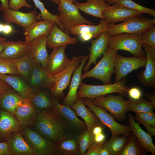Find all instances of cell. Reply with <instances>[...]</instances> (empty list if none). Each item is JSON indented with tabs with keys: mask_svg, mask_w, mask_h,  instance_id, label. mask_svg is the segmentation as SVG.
<instances>
[{
	"mask_svg": "<svg viewBox=\"0 0 155 155\" xmlns=\"http://www.w3.org/2000/svg\"><path fill=\"white\" fill-rule=\"evenodd\" d=\"M3 18L7 23H14L24 28L41 19L40 14H37L35 11L23 12L9 8L4 10Z\"/></svg>",
	"mask_w": 155,
	"mask_h": 155,
	"instance_id": "16",
	"label": "cell"
},
{
	"mask_svg": "<svg viewBox=\"0 0 155 155\" xmlns=\"http://www.w3.org/2000/svg\"><path fill=\"white\" fill-rule=\"evenodd\" d=\"M104 129V128L100 126H96L93 128L92 133L93 135L98 134L103 132Z\"/></svg>",
	"mask_w": 155,
	"mask_h": 155,
	"instance_id": "55",
	"label": "cell"
},
{
	"mask_svg": "<svg viewBox=\"0 0 155 155\" xmlns=\"http://www.w3.org/2000/svg\"><path fill=\"white\" fill-rule=\"evenodd\" d=\"M67 45L53 48L51 53L49 55L46 70L51 75H54L63 70L70 62L71 59L65 53Z\"/></svg>",
	"mask_w": 155,
	"mask_h": 155,
	"instance_id": "18",
	"label": "cell"
},
{
	"mask_svg": "<svg viewBox=\"0 0 155 155\" xmlns=\"http://www.w3.org/2000/svg\"><path fill=\"white\" fill-rule=\"evenodd\" d=\"M20 131L35 155H58L55 143L40 135L31 126L22 128Z\"/></svg>",
	"mask_w": 155,
	"mask_h": 155,
	"instance_id": "5",
	"label": "cell"
},
{
	"mask_svg": "<svg viewBox=\"0 0 155 155\" xmlns=\"http://www.w3.org/2000/svg\"><path fill=\"white\" fill-rule=\"evenodd\" d=\"M55 24L51 21L43 20L37 22L23 29L27 43H30L35 39L43 35L48 36Z\"/></svg>",
	"mask_w": 155,
	"mask_h": 155,
	"instance_id": "30",
	"label": "cell"
},
{
	"mask_svg": "<svg viewBox=\"0 0 155 155\" xmlns=\"http://www.w3.org/2000/svg\"><path fill=\"white\" fill-rule=\"evenodd\" d=\"M50 1L55 3L59 5V0H49Z\"/></svg>",
	"mask_w": 155,
	"mask_h": 155,
	"instance_id": "59",
	"label": "cell"
},
{
	"mask_svg": "<svg viewBox=\"0 0 155 155\" xmlns=\"http://www.w3.org/2000/svg\"><path fill=\"white\" fill-rule=\"evenodd\" d=\"M4 24L0 23V33L3 32Z\"/></svg>",
	"mask_w": 155,
	"mask_h": 155,
	"instance_id": "60",
	"label": "cell"
},
{
	"mask_svg": "<svg viewBox=\"0 0 155 155\" xmlns=\"http://www.w3.org/2000/svg\"><path fill=\"white\" fill-rule=\"evenodd\" d=\"M80 63V56H74L63 70L54 75L55 84L50 90L52 97L59 99L63 97V91L69 84L71 77Z\"/></svg>",
	"mask_w": 155,
	"mask_h": 155,
	"instance_id": "12",
	"label": "cell"
},
{
	"mask_svg": "<svg viewBox=\"0 0 155 155\" xmlns=\"http://www.w3.org/2000/svg\"><path fill=\"white\" fill-rule=\"evenodd\" d=\"M155 24V19L142 15L128 18L119 24H108L106 31L109 36L121 33H142Z\"/></svg>",
	"mask_w": 155,
	"mask_h": 155,
	"instance_id": "7",
	"label": "cell"
},
{
	"mask_svg": "<svg viewBox=\"0 0 155 155\" xmlns=\"http://www.w3.org/2000/svg\"><path fill=\"white\" fill-rule=\"evenodd\" d=\"M51 101L52 108L68 130L73 131L79 134L87 129L85 123L78 118L72 109L61 104L57 98L52 97Z\"/></svg>",
	"mask_w": 155,
	"mask_h": 155,
	"instance_id": "9",
	"label": "cell"
},
{
	"mask_svg": "<svg viewBox=\"0 0 155 155\" xmlns=\"http://www.w3.org/2000/svg\"><path fill=\"white\" fill-rule=\"evenodd\" d=\"M108 26L106 22L104 19H100L97 25H78L71 28L69 33L78 36L81 41L85 42L93 38H97L102 32L107 31Z\"/></svg>",
	"mask_w": 155,
	"mask_h": 155,
	"instance_id": "15",
	"label": "cell"
},
{
	"mask_svg": "<svg viewBox=\"0 0 155 155\" xmlns=\"http://www.w3.org/2000/svg\"><path fill=\"white\" fill-rule=\"evenodd\" d=\"M74 3L80 11L103 19L102 12L109 6L105 0H87L84 3L76 1Z\"/></svg>",
	"mask_w": 155,
	"mask_h": 155,
	"instance_id": "32",
	"label": "cell"
},
{
	"mask_svg": "<svg viewBox=\"0 0 155 155\" xmlns=\"http://www.w3.org/2000/svg\"><path fill=\"white\" fill-rule=\"evenodd\" d=\"M58 9V16L63 30L68 33H69L71 28L76 26L83 24H94L81 15L80 11L73 3L60 1Z\"/></svg>",
	"mask_w": 155,
	"mask_h": 155,
	"instance_id": "8",
	"label": "cell"
},
{
	"mask_svg": "<svg viewBox=\"0 0 155 155\" xmlns=\"http://www.w3.org/2000/svg\"><path fill=\"white\" fill-rule=\"evenodd\" d=\"M71 108L74 110L76 115L81 117L84 121L87 129L92 132L95 127L99 126L104 129L105 126L99 120L94 112L86 106L83 98H78Z\"/></svg>",
	"mask_w": 155,
	"mask_h": 155,
	"instance_id": "22",
	"label": "cell"
},
{
	"mask_svg": "<svg viewBox=\"0 0 155 155\" xmlns=\"http://www.w3.org/2000/svg\"><path fill=\"white\" fill-rule=\"evenodd\" d=\"M1 109L0 108V111H1Z\"/></svg>",
	"mask_w": 155,
	"mask_h": 155,
	"instance_id": "63",
	"label": "cell"
},
{
	"mask_svg": "<svg viewBox=\"0 0 155 155\" xmlns=\"http://www.w3.org/2000/svg\"><path fill=\"white\" fill-rule=\"evenodd\" d=\"M154 108L150 101L141 98L137 100L130 99L127 106V111L135 112V113L153 112Z\"/></svg>",
	"mask_w": 155,
	"mask_h": 155,
	"instance_id": "38",
	"label": "cell"
},
{
	"mask_svg": "<svg viewBox=\"0 0 155 155\" xmlns=\"http://www.w3.org/2000/svg\"><path fill=\"white\" fill-rule=\"evenodd\" d=\"M86 105L95 113L100 121L111 131L113 136H117L120 134L127 137L130 131L129 125H124L116 122L115 117L103 108L95 105L88 98H84Z\"/></svg>",
	"mask_w": 155,
	"mask_h": 155,
	"instance_id": "10",
	"label": "cell"
},
{
	"mask_svg": "<svg viewBox=\"0 0 155 155\" xmlns=\"http://www.w3.org/2000/svg\"><path fill=\"white\" fill-rule=\"evenodd\" d=\"M1 2V5L0 7L1 11H3L9 7V1L8 0H0Z\"/></svg>",
	"mask_w": 155,
	"mask_h": 155,
	"instance_id": "54",
	"label": "cell"
},
{
	"mask_svg": "<svg viewBox=\"0 0 155 155\" xmlns=\"http://www.w3.org/2000/svg\"><path fill=\"white\" fill-rule=\"evenodd\" d=\"M141 34L121 33L110 36L108 46L117 51H127L135 57H146V53L142 49Z\"/></svg>",
	"mask_w": 155,
	"mask_h": 155,
	"instance_id": "2",
	"label": "cell"
},
{
	"mask_svg": "<svg viewBox=\"0 0 155 155\" xmlns=\"http://www.w3.org/2000/svg\"><path fill=\"white\" fill-rule=\"evenodd\" d=\"M0 74L19 75L14 65L8 59L0 58Z\"/></svg>",
	"mask_w": 155,
	"mask_h": 155,
	"instance_id": "42",
	"label": "cell"
},
{
	"mask_svg": "<svg viewBox=\"0 0 155 155\" xmlns=\"http://www.w3.org/2000/svg\"><path fill=\"white\" fill-rule=\"evenodd\" d=\"M143 13L128 9L117 3L109 6L102 12L104 19L108 24H115Z\"/></svg>",
	"mask_w": 155,
	"mask_h": 155,
	"instance_id": "20",
	"label": "cell"
},
{
	"mask_svg": "<svg viewBox=\"0 0 155 155\" xmlns=\"http://www.w3.org/2000/svg\"><path fill=\"white\" fill-rule=\"evenodd\" d=\"M89 54L80 56V63L74 70L71 81L69 90L62 104L71 108L77 100L78 90L81 82L82 71L86 61L89 59Z\"/></svg>",
	"mask_w": 155,
	"mask_h": 155,
	"instance_id": "21",
	"label": "cell"
},
{
	"mask_svg": "<svg viewBox=\"0 0 155 155\" xmlns=\"http://www.w3.org/2000/svg\"><path fill=\"white\" fill-rule=\"evenodd\" d=\"M36 112L52 107V96L46 92L32 88L28 97Z\"/></svg>",
	"mask_w": 155,
	"mask_h": 155,
	"instance_id": "34",
	"label": "cell"
},
{
	"mask_svg": "<svg viewBox=\"0 0 155 155\" xmlns=\"http://www.w3.org/2000/svg\"><path fill=\"white\" fill-rule=\"evenodd\" d=\"M146 96L150 99V102L153 105L154 108H155V93L154 92L151 94H150L148 92L145 93Z\"/></svg>",
	"mask_w": 155,
	"mask_h": 155,
	"instance_id": "53",
	"label": "cell"
},
{
	"mask_svg": "<svg viewBox=\"0 0 155 155\" xmlns=\"http://www.w3.org/2000/svg\"><path fill=\"white\" fill-rule=\"evenodd\" d=\"M126 80L125 78H123L113 84L98 85L88 84L81 82L77 93V98L91 99L113 93L126 95L130 88L125 85Z\"/></svg>",
	"mask_w": 155,
	"mask_h": 155,
	"instance_id": "4",
	"label": "cell"
},
{
	"mask_svg": "<svg viewBox=\"0 0 155 155\" xmlns=\"http://www.w3.org/2000/svg\"><path fill=\"white\" fill-rule=\"evenodd\" d=\"M6 41H0V53L5 48Z\"/></svg>",
	"mask_w": 155,
	"mask_h": 155,
	"instance_id": "57",
	"label": "cell"
},
{
	"mask_svg": "<svg viewBox=\"0 0 155 155\" xmlns=\"http://www.w3.org/2000/svg\"><path fill=\"white\" fill-rule=\"evenodd\" d=\"M123 96L121 94L114 95L109 94L89 99L94 104L104 108L118 121H121L126 120L127 106L130 101V99L125 100Z\"/></svg>",
	"mask_w": 155,
	"mask_h": 155,
	"instance_id": "6",
	"label": "cell"
},
{
	"mask_svg": "<svg viewBox=\"0 0 155 155\" xmlns=\"http://www.w3.org/2000/svg\"><path fill=\"white\" fill-rule=\"evenodd\" d=\"M92 135V144L96 147L102 148L106 142V137L105 134L103 132L98 134Z\"/></svg>",
	"mask_w": 155,
	"mask_h": 155,
	"instance_id": "46",
	"label": "cell"
},
{
	"mask_svg": "<svg viewBox=\"0 0 155 155\" xmlns=\"http://www.w3.org/2000/svg\"><path fill=\"white\" fill-rule=\"evenodd\" d=\"M9 60L15 66L19 75L27 82L34 61L30 52L20 58Z\"/></svg>",
	"mask_w": 155,
	"mask_h": 155,
	"instance_id": "36",
	"label": "cell"
},
{
	"mask_svg": "<svg viewBox=\"0 0 155 155\" xmlns=\"http://www.w3.org/2000/svg\"><path fill=\"white\" fill-rule=\"evenodd\" d=\"M12 88L6 82L0 79V97L7 90Z\"/></svg>",
	"mask_w": 155,
	"mask_h": 155,
	"instance_id": "50",
	"label": "cell"
},
{
	"mask_svg": "<svg viewBox=\"0 0 155 155\" xmlns=\"http://www.w3.org/2000/svg\"><path fill=\"white\" fill-rule=\"evenodd\" d=\"M55 82L54 75L49 73L41 64L34 61L27 82L32 88H46L50 90Z\"/></svg>",
	"mask_w": 155,
	"mask_h": 155,
	"instance_id": "13",
	"label": "cell"
},
{
	"mask_svg": "<svg viewBox=\"0 0 155 155\" xmlns=\"http://www.w3.org/2000/svg\"><path fill=\"white\" fill-rule=\"evenodd\" d=\"M107 3L109 4L113 5L116 3L117 0H105Z\"/></svg>",
	"mask_w": 155,
	"mask_h": 155,
	"instance_id": "58",
	"label": "cell"
},
{
	"mask_svg": "<svg viewBox=\"0 0 155 155\" xmlns=\"http://www.w3.org/2000/svg\"><path fill=\"white\" fill-rule=\"evenodd\" d=\"M13 31V29L11 26L9 24L4 25L2 32L5 34L8 35L11 34Z\"/></svg>",
	"mask_w": 155,
	"mask_h": 155,
	"instance_id": "52",
	"label": "cell"
},
{
	"mask_svg": "<svg viewBox=\"0 0 155 155\" xmlns=\"http://www.w3.org/2000/svg\"><path fill=\"white\" fill-rule=\"evenodd\" d=\"M38 113L35 111L28 97L24 98L21 105L16 110L14 116L21 129L31 126Z\"/></svg>",
	"mask_w": 155,
	"mask_h": 155,
	"instance_id": "27",
	"label": "cell"
},
{
	"mask_svg": "<svg viewBox=\"0 0 155 155\" xmlns=\"http://www.w3.org/2000/svg\"><path fill=\"white\" fill-rule=\"evenodd\" d=\"M46 37L47 36L43 35L32 41L30 51L33 60L40 63L46 70L49 57L46 49Z\"/></svg>",
	"mask_w": 155,
	"mask_h": 155,
	"instance_id": "28",
	"label": "cell"
},
{
	"mask_svg": "<svg viewBox=\"0 0 155 155\" xmlns=\"http://www.w3.org/2000/svg\"><path fill=\"white\" fill-rule=\"evenodd\" d=\"M128 117L130 131L133 133L137 140L147 152L154 155L155 146L151 136L142 129L140 126V123L135 122L134 117L131 115L128 114Z\"/></svg>",
	"mask_w": 155,
	"mask_h": 155,
	"instance_id": "24",
	"label": "cell"
},
{
	"mask_svg": "<svg viewBox=\"0 0 155 155\" xmlns=\"http://www.w3.org/2000/svg\"><path fill=\"white\" fill-rule=\"evenodd\" d=\"M24 7L29 9L32 7V6L26 0H10L9 1V8L11 9L18 10Z\"/></svg>",
	"mask_w": 155,
	"mask_h": 155,
	"instance_id": "45",
	"label": "cell"
},
{
	"mask_svg": "<svg viewBox=\"0 0 155 155\" xmlns=\"http://www.w3.org/2000/svg\"><path fill=\"white\" fill-rule=\"evenodd\" d=\"M0 79L3 80L23 98L28 97L32 88L20 75L0 74Z\"/></svg>",
	"mask_w": 155,
	"mask_h": 155,
	"instance_id": "33",
	"label": "cell"
},
{
	"mask_svg": "<svg viewBox=\"0 0 155 155\" xmlns=\"http://www.w3.org/2000/svg\"><path fill=\"white\" fill-rule=\"evenodd\" d=\"M100 148L96 147L91 144L84 155H99Z\"/></svg>",
	"mask_w": 155,
	"mask_h": 155,
	"instance_id": "48",
	"label": "cell"
},
{
	"mask_svg": "<svg viewBox=\"0 0 155 155\" xmlns=\"http://www.w3.org/2000/svg\"><path fill=\"white\" fill-rule=\"evenodd\" d=\"M30 48L31 43L25 41H6L5 48L0 53V58L8 59L19 58L28 53Z\"/></svg>",
	"mask_w": 155,
	"mask_h": 155,
	"instance_id": "23",
	"label": "cell"
},
{
	"mask_svg": "<svg viewBox=\"0 0 155 155\" xmlns=\"http://www.w3.org/2000/svg\"><path fill=\"white\" fill-rule=\"evenodd\" d=\"M142 47L146 54L147 61L144 70L137 75L138 80L148 88L155 87V49L143 43Z\"/></svg>",
	"mask_w": 155,
	"mask_h": 155,
	"instance_id": "14",
	"label": "cell"
},
{
	"mask_svg": "<svg viewBox=\"0 0 155 155\" xmlns=\"http://www.w3.org/2000/svg\"><path fill=\"white\" fill-rule=\"evenodd\" d=\"M142 124L146 129L147 133L151 136H155V127L143 123Z\"/></svg>",
	"mask_w": 155,
	"mask_h": 155,
	"instance_id": "51",
	"label": "cell"
},
{
	"mask_svg": "<svg viewBox=\"0 0 155 155\" xmlns=\"http://www.w3.org/2000/svg\"><path fill=\"white\" fill-rule=\"evenodd\" d=\"M146 57H126L116 54L114 62L115 82H117L134 70H137L142 67H145Z\"/></svg>",
	"mask_w": 155,
	"mask_h": 155,
	"instance_id": "11",
	"label": "cell"
},
{
	"mask_svg": "<svg viewBox=\"0 0 155 155\" xmlns=\"http://www.w3.org/2000/svg\"><path fill=\"white\" fill-rule=\"evenodd\" d=\"M127 137L123 135L119 137L112 136L110 139L106 142L102 148L106 149L110 155H118L127 141Z\"/></svg>",
	"mask_w": 155,
	"mask_h": 155,
	"instance_id": "37",
	"label": "cell"
},
{
	"mask_svg": "<svg viewBox=\"0 0 155 155\" xmlns=\"http://www.w3.org/2000/svg\"><path fill=\"white\" fill-rule=\"evenodd\" d=\"M99 155H110V154L106 149L101 148L99 151Z\"/></svg>",
	"mask_w": 155,
	"mask_h": 155,
	"instance_id": "56",
	"label": "cell"
},
{
	"mask_svg": "<svg viewBox=\"0 0 155 155\" xmlns=\"http://www.w3.org/2000/svg\"><path fill=\"white\" fill-rule=\"evenodd\" d=\"M126 143L118 155H144L147 152L137 140L133 133L130 132Z\"/></svg>",
	"mask_w": 155,
	"mask_h": 155,
	"instance_id": "35",
	"label": "cell"
},
{
	"mask_svg": "<svg viewBox=\"0 0 155 155\" xmlns=\"http://www.w3.org/2000/svg\"><path fill=\"white\" fill-rule=\"evenodd\" d=\"M0 155H11L7 142H0Z\"/></svg>",
	"mask_w": 155,
	"mask_h": 155,
	"instance_id": "49",
	"label": "cell"
},
{
	"mask_svg": "<svg viewBox=\"0 0 155 155\" xmlns=\"http://www.w3.org/2000/svg\"><path fill=\"white\" fill-rule=\"evenodd\" d=\"M78 133L67 131L55 143L58 155H79Z\"/></svg>",
	"mask_w": 155,
	"mask_h": 155,
	"instance_id": "17",
	"label": "cell"
},
{
	"mask_svg": "<svg viewBox=\"0 0 155 155\" xmlns=\"http://www.w3.org/2000/svg\"><path fill=\"white\" fill-rule=\"evenodd\" d=\"M21 128L14 116L6 111L0 112V142H7L13 132L20 131Z\"/></svg>",
	"mask_w": 155,
	"mask_h": 155,
	"instance_id": "25",
	"label": "cell"
},
{
	"mask_svg": "<svg viewBox=\"0 0 155 155\" xmlns=\"http://www.w3.org/2000/svg\"><path fill=\"white\" fill-rule=\"evenodd\" d=\"M24 99V98L11 88L0 96V108L14 116L16 110L22 104Z\"/></svg>",
	"mask_w": 155,
	"mask_h": 155,
	"instance_id": "31",
	"label": "cell"
},
{
	"mask_svg": "<svg viewBox=\"0 0 155 155\" xmlns=\"http://www.w3.org/2000/svg\"><path fill=\"white\" fill-rule=\"evenodd\" d=\"M7 143L11 155H35L20 131L12 133Z\"/></svg>",
	"mask_w": 155,
	"mask_h": 155,
	"instance_id": "29",
	"label": "cell"
},
{
	"mask_svg": "<svg viewBox=\"0 0 155 155\" xmlns=\"http://www.w3.org/2000/svg\"><path fill=\"white\" fill-rule=\"evenodd\" d=\"M77 42L76 37H71L55 23L47 36L46 46L49 48H53L63 45H73Z\"/></svg>",
	"mask_w": 155,
	"mask_h": 155,
	"instance_id": "26",
	"label": "cell"
},
{
	"mask_svg": "<svg viewBox=\"0 0 155 155\" xmlns=\"http://www.w3.org/2000/svg\"><path fill=\"white\" fill-rule=\"evenodd\" d=\"M143 43L155 49V26L153 25L141 34Z\"/></svg>",
	"mask_w": 155,
	"mask_h": 155,
	"instance_id": "43",
	"label": "cell"
},
{
	"mask_svg": "<svg viewBox=\"0 0 155 155\" xmlns=\"http://www.w3.org/2000/svg\"><path fill=\"white\" fill-rule=\"evenodd\" d=\"M92 135L86 129L79 134V155H84L90 145L92 144Z\"/></svg>",
	"mask_w": 155,
	"mask_h": 155,
	"instance_id": "41",
	"label": "cell"
},
{
	"mask_svg": "<svg viewBox=\"0 0 155 155\" xmlns=\"http://www.w3.org/2000/svg\"><path fill=\"white\" fill-rule=\"evenodd\" d=\"M30 1V0H28ZM36 8H38L40 12L41 19L48 20L57 24L59 27L63 31L62 25L60 21L58 15L53 14L50 12L45 7L44 5L39 0H32Z\"/></svg>",
	"mask_w": 155,
	"mask_h": 155,
	"instance_id": "39",
	"label": "cell"
},
{
	"mask_svg": "<svg viewBox=\"0 0 155 155\" xmlns=\"http://www.w3.org/2000/svg\"><path fill=\"white\" fill-rule=\"evenodd\" d=\"M116 3L128 9L155 17V10L139 5L133 0H117Z\"/></svg>",
	"mask_w": 155,
	"mask_h": 155,
	"instance_id": "40",
	"label": "cell"
},
{
	"mask_svg": "<svg viewBox=\"0 0 155 155\" xmlns=\"http://www.w3.org/2000/svg\"><path fill=\"white\" fill-rule=\"evenodd\" d=\"M109 36L106 31H105L97 38L92 41L91 46L89 48L90 52L89 60L83 69L85 72L89 70L92 64L95 65L97 64V59L100 58L105 53L108 46Z\"/></svg>",
	"mask_w": 155,
	"mask_h": 155,
	"instance_id": "19",
	"label": "cell"
},
{
	"mask_svg": "<svg viewBox=\"0 0 155 155\" xmlns=\"http://www.w3.org/2000/svg\"><path fill=\"white\" fill-rule=\"evenodd\" d=\"M134 118L140 123H143L155 127V115L153 112L136 113Z\"/></svg>",
	"mask_w": 155,
	"mask_h": 155,
	"instance_id": "44",
	"label": "cell"
},
{
	"mask_svg": "<svg viewBox=\"0 0 155 155\" xmlns=\"http://www.w3.org/2000/svg\"><path fill=\"white\" fill-rule=\"evenodd\" d=\"M76 0H59V1L60 2V1H63L74 3L76 1Z\"/></svg>",
	"mask_w": 155,
	"mask_h": 155,
	"instance_id": "61",
	"label": "cell"
},
{
	"mask_svg": "<svg viewBox=\"0 0 155 155\" xmlns=\"http://www.w3.org/2000/svg\"><path fill=\"white\" fill-rule=\"evenodd\" d=\"M117 51L108 46L99 62L90 70L82 73L81 80L87 78H93L102 81L104 84H111V77L114 71V62Z\"/></svg>",
	"mask_w": 155,
	"mask_h": 155,
	"instance_id": "3",
	"label": "cell"
},
{
	"mask_svg": "<svg viewBox=\"0 0 155 155\" xmlns=\"http://www.w3.org/2000/svg\"><path fill=\"white\" fill-rule=\"evenodd\" d=\"M7 41V38L5 37H0V41Z\"/></svg>",
	"mask_w": 155,
	"mask_h": 155,
	"instance_id": "62",
	"label": "cell"
},
{
	"mask_svg": "<svg viewBox=\"0 0 155 155\" xmlns=\"http://www.w3.org/2000/svg\"><path fill=\"white\" fill-rule=\"evenodd\" d=\"M31 127L40 135L55 143L68 130L52 107L38 113Z\"/></svg>",
	"mask_w": 155,
	"mask_h": 155,
	"instance_id": "1",
	"label": "cell"
},
{
	"mask_svg": "<svg viewBox=\"0 0 155 155\" xmlns=\"http://www.w3.org/2000/svg\"><path fill=\"white\" fill-rule=\"evenodd\" d=\"M127 94L130 99L134 100L141 98L142 95L141 90L136 87L130 88L128 90Z\"/></svg>",
	"mask_w": 155,
	"mask_h": 155,
	"instance_id": "47",
	"label": "cell"
}]
</instances>
